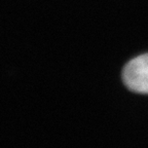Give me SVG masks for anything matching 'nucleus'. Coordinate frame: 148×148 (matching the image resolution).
Listing matches in <instances>:
<instances>
[{
    "label": "nucleus",
    "mask_w": 148,
    "mask_h": 148,
    "mask_svg": "<svg viewBox=\"0 0 148 148\" xmlns=\"http://www.w3.org/2000/svg\"><path fill=\"white\" fill-rule=\"evenodd\" d=\"M123 79L129 90L148 94V53L138 56L125 65Z\"/></svg>",
    "instance_id": "f257e3e1"
}]
</instances>
